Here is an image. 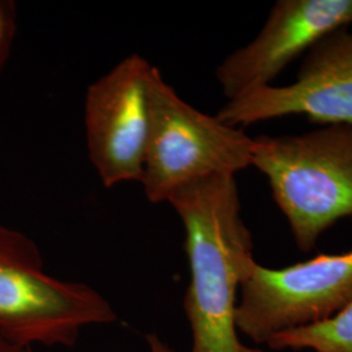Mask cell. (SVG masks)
Here are the masks:
<instances>
[{
    "label": "cell",
    "instance_id": "cell-6",
    "mask_svg": "<svg viewBox=\"0 0 352 352\" xmlns=\"http://www.w3.org/2000/svg\"><path fill=\"white\" fill-rule=\"evenodd\" d=\"M154 68L145 58L132 54L87 90L84 123L89 158L107 188L142 179Z\"/></svg>",
    "mask_w": 352,
    "mask_h": 352
},
{
    "label": "cell",
    "instance_id": "cell-3",
    "mask_svg": "<svg viewBox=\"0 0 352 352\" xmlns=\"http://www.w3.org/2000/svg\"><path fill=\"white\" fill-rule=\"evenodd\" d=\"M254 139L184 101L155 67L151 126L141 184L151 204L167 202L188 184L252 166Z\"/></svg>",
    "mask_w": 352,
    "mask_h": 352
},
{
    "label": "cell",
    "instance_id": "cell-1",
    "mask_svg": "<svg viewBox=\"0 0 352 352\" xmlns=\"http://www.w3.org/2000/svg\"><path fill=\"white\" fill-rule=\"evenodd\" d=\"M167 204L186 234L190 279L184 312L192 331L190 352H263L241 343L235 325L238 291L256 261L236 177L195 182L176 190Z\"/></svg>",
    "mask_w": 352,
    "mask_h": 352
},
{
    "label": "cell",
    "instance_id": "cell-2",
    "mask_svg": "<svg viewBox=\"0 0 352 352\" xmlns=\"http://www.w3.org/2000/svg\"><path fill=\"white\" fill-rule=\"evenodd\" d=\"M252 166L266 177L300 251L352 217V124L254 139Z\"/></svg>",
    "mask_w": 352,
    "mask_h": 352
},
{
    "label": "cell",
    "instance_id": "cell-7",
    "mask_svg": "<svg viewBox=\"0 0 352 352\" xmlns=\"http://www.w3.org/2000/svg\"><path fill=\"white\" fill-rule=\"evenodd\" d=\"M289 115H305L322 126L352 124L351 26L316 42L302 56L294 82L227 101L215 116L240 128Z\"/></svg>",
    "mask_w": 352,
    "mask_h": 352
},
{
    "label": "cell",
    "instance_id": "cell-10",
    "mask_svg": "<svg viewBox=\"0 0 352 352\" xmlns=\"http://www.w3.org/2000/svg\"><path fill=\"white\" fill-rule=\"evenodd\" d=\"M17 32V10L14 1L0 0V72L11 56Z\"/></svg>",
    "mask_w": 352,
    "mask_h": 352
},
{
    "label": "cell",
    "instance_id": "cell-12",
    "mask_svg": "<svg viewBox=\"0 0 352 352\" xmlns=\"http://www.w3.org/2000/svg\"><path fill=\"white\" fill-rule=\"evenodd\" d=\"M146 342H148L151 352H175L164 340L158 338L154 334H149L148 338H146Z\"/></svg>",
    "mask_w": 352,
    "mask_h": 352
},
{
    "label": "cell",
    "instance_id": "cell-8",
    "mask_svg": "<svg viewBox=\"0 0 352 352\" xmlns=\"http://www.w3.org/2000/svg\"><path fill=\"white\" fill-rule=\"evenodd\" d=\"M346 26H352V0H278L258 34L217 67L227 101L273 85L316 42Z\"/></svg>",
    "mask_w": 352,
    "mask_h": 352
},
{
    "label": "cell",
    "instance_id": "cell-5",
    "mask_svg": "<svg viewBox=\"0 0 352 352\" xmlns=\"http://www.w3.org/2000/svg\"><path fill=\"white\" fill-rule=\"evenodd\" d=\"M352 300V248L270 269L252 263L240 285L236 329L256 343L322 322Z\"/></svg>",
    "mask_w": 352,
    "mask_h": 352
},
{
    "label": "cell",
    "instance_id": "cell-11",
    "mask_svg": "<svg viewBox=\"0 0 352 352\" xmlns=\"http://www.w3.org/2000/svg\"><path fill=\"white\" fill-rule=\"evenodd\" d=\"M0 352H33V347L17 343L0 333Z\"/></svg>",
    "mask_w": 352,
    "mask_h": 352
},
{
    "label": "cell",
    "instance_id": "cell-4",
    "mask_svg": "<svg viewBox=\"0 0 352 352\" xmlns=\"http://www.w3.org/2000/svg\"><path fill=\"white\" fill-rule=\"evenodd\" d=\"M116 320L97 289L51 277L37 244L0 226V333L32 346H74L81 330Z\"/></svg>",
    "mask_w": 352,
    "mask_h": 352
},
{
    "label": "cell",
    "instance_id": "cell-9",
    "mask_svg": "<svg viewBox=\"0 0 352 352\" xmlns=\"http://www.w3.org/2000/svg\"><path fill=\"white\" fill-rule=\"evenodd\" d=\"M266 344L276 351L352 352V300L325 321L278 333Z\"/></svg>",
    "mask_w": 352,
    "mask_h": 352
}]
</instances>
